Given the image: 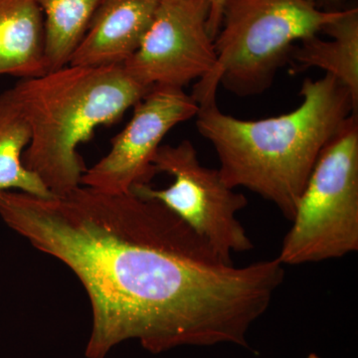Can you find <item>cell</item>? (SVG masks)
<instances>
[{
	"mask_svg": "<svg viewBox=\"0 0 358 358\" xmlns=\"http://www.w3.org/2000/svg\"><path fill=\"white\" fill-rule=\"evenodd\" d=\"M152 167L155 174L173 176V185L164 189L138 185L131 192L164 204L225 262L233 263V253L254 248L251 238L237 218L248 200L223 180L218 169H209L200 162L192 141L160 145L152 159Z\"/></svg>",
	"mask_w": 358,
	"mask_h": 358,
	"instance_id": "cell-6",
	"label": "cell"
},
{
	"mask_svg": "<svg viewBox=\"0 0 358 358\" xmlns=\"http://www.w3.org/2000/svg\"><path fill=\"white\" fill-rule=\"evenodd\" d=\"M226 1H227V0H208V30L214 39H215L216 35H217L219 29H220L223 8Z\"/></svg>",
	"mask_w": 358,
	"mask_h": 358,
	"instance_id": "cell-14",
	"label": "cell"
},
{
	"mask_svg": "<svg viewBox=\"0 0 358 358\" xmlns=\"http://www.w3.org/2000/svg\"><path fill=\"white\" fill-rule=\"evenodd\" d=\"M0 217L79 278L91 301L87 358L136 339L148 352L232 343L267 312L285 281L277 258L225 262L164 204L86 186L51 199L0 192Z\"/></svg>",
	"mask_w": 358,
	"mask_h": 358,
	"instance_id": "cell-1",
	"label": "cell"
},
{
	"mask_svg": "<svg viewBox=\"0 0 358 358\" xmlns=\"http://www.w3.org/2000/svg\"><path fill=\"white\" fill-rule=\"evenodd\" d=\"M47 72L43 14L35 0H0V75Z\"/></svg>",
	"mask_w": 358,
	"mask_h": 358,
	"instance_id": "cell-10",
	"label": "cell"
},
{
	"mask_svg": "<svg viewBox=\"0 0 358 358\" xmlns=\"http://www.w3.org/2000/svg\"><path fill=\"white\" fill-rule=\"evenodd\" d=\"M199 105L185 89L152 87L134 105L131 121L112 140L109 154L87 169L81 185L122 194L155 178L152 159L169 131L196 117Z\"/></svg>",
	"mask_w": 358,
	"mask_h": 358,
	"instance_id": "cell-8",
	"label": "cell"
},
{
	"mask_svg": "<svg viewBox=\"0 0 358 358\" xmlns=\"http://www.w3.org/2000/svg\"><path fill=\"white\" fill-rule=\"evenodd\" d=\"M308 358H322V357H320L319 355H315V353H310V355H308Z\"/></svg>",
	"mask_w": 358,
	"mask_h": 358,
	"instance_id": "cell-16",
	"label": "cell"
},
{
	"mask_svg": "<svg viewBox=\"0 0 358 358\" xmlns=\"http://www.w3.org/2000/svg\"><path fill=\"white\" fill-rule=\"evenodd\" d=\"M303 101L287 114L241 120L224 114L216 98L199 103L196 128L217 155L230 187H243L292 221L320 152L358 107L338 80L324 75L301 85Z\"/></svg>",
	"mask_w": 358,
	"mask_h": 358,
	"instance_id": "cell-2",
	"label": "cell"
},
{
	"mask_svg": "<svg viewBox=\"0 0 358 358\" xmlns=\"http://www.w3.org/2000/svg\"><path fill=\"white\" fill-rule=\"evenodd\" d=\"M278 260L303 265L358 250V120L352 115L320 152Z\"/></svg>",
	"mask_w": 358,
	"mask_h": 358,
	"instance_id": "cell-5",
	"label": "cell"
},
{
	"mask_svg": "<svg viewBox=\"0 0 358 358\" xmlns=\"http://www.w3.org/2000/svg\"><path fill=\"white\" fill-rule=\"evenodd\" d=\"M43 14L47 72L69 64L101 0H35Z\"/></svg>",
	"mask_w": 358,
	"mask_h": 358,
	"instance_id": "cell-13",
	"label": "cell"
},
{
	"mask_svg": "<svg viewBox=\"0 0 358 358\" xmlns=\"http://www.w3.org/2000/svg\"><path fill=\"white\" fill-rule=\"evenodd\" d=\"M31 129L11 90L0 93V192L17 189L42 199H51L49 192L22 162L31 141Z\"/></svg>",
	"mask_w": 358,
	"mask_h": 358,
	"instance_id": "cell-12",
	"label": "cell"
},
{
	"mask_svg": "<svg viewBox=\"0 0 358 358\" xmlns=\"http://www.w3.org/2000/svg\"><path fill=\"white\" fill-rule=\"evenodd\" d=\"M208 17V0H162L124 70L148 88L185 89L203 79L217 60Z\"/></svg>",
	"mask_w": 358,
	"mask_h": 358,
	"instance_id": "cell-7",
	"label": "cell"
},
{
	"mask_svg": "<svg viewBox=\"0 0 358 358\" xmlns=\"http://www.w3.org/2000/svg\"><path fill=\"white\" fill-rule=\"evenodd\" d=\"M329 39L319 35L301 41L289 54L292 73L310 68L324 71L338 80L352 94L358 107V9H343L336 20L322 29Z\"/></svg>",
	"mask_w": 358,
	"mask_h": 358,
	"instance_id": "cell-11",
	"label": "cell"
},
{
	"mask_svg": "<svg viewBox=\"0 0 358 358\" xmlns=\"http://www.w3.org/2000/svg\"><path fill=\"white\" fill-rule=\"evenodd\" d=\"M343 10H324L308 0H227L214 39L215 67L192 96L199 103L216 98L220 85L236 96L261 95L296 42L319 35Z\"/></svg>",
	"mask_w": 358,
	"mask_h": 358,
	"instance_id": "cell-4",
	"label": "cell"
},
{
	"mask_svg": "<svg viewBox=\"0 0 358 358\" xmlns=\"http://www.w3.org/2000/svg\"><path fill=\"white\" fill-rule=\"evenodd\" d=\"M152 88L133 79L122 65H66L11 88L31 129L23 164L54 196L81 186L86 173L78 148L96 129L121 121Z\"/></svg>",
	"mask_w": 358,
	"mask_h": 358,
	"instance_id": "cell-3",
	"label": "cell"
},
{
	"mask_svg": "<svg viewBox=\"0 0 358 358\" xmlns=\"http://www.w3.org/2000/svg\"><path fill=\"white\" fill-rule=\"evenodd\" d=\"M308 1L313 2V4H315L317 6H320L322 4H334L338 3L341 0H308Z\"/></svg>",
	"mask_w": 358,
	"mask_h": 358,
	"instance_id": "cell-15",
	"label": "cell"
},
{
	"mask_svg": "<svg viewBox=\"0 0 358 358\" xmlns=\"http://www.w3.org/2000/svg\"><path fill=\"white\" fill-rule=\"evenodd\" d=\"M162 0H101L69 64L122 65L138 50Z\"/></svg>",
	"mask_w": 358,
	"mask_h": 358,
	"instance_id": "cell-9",
	"label": "cell"
}]
</instances>
